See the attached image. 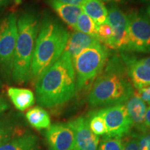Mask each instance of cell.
<instances>
[{
    "label": "cell",
    "instance_id": "6da1fadb",
    "mask_svg": "<svg viewBox=\"0 0 150 150\" xmlns=\"http://www.w3.org/2000/svg\"><path fill=\"white\" fill-rule=\"evenodd\" d=\"M134 92L120 55L114 54L92 83L88 102L92 107L125 104Z\"/></svg>",
    "mask_w": 150,
    "mask_h": 150
},
{
    "label": "cell",
    "instance_id": "7a4b0ae2",
    "mask_svg": "<svg viewBox=\"0 0 150 150\" xmlns=\"http://www.w3.org/2000/svg\"><path fill=\"white\" fill-rule=\"evenodd\" d=\"M35 98L42 107L54 108L72 99L76 93L72 59L64 51L35 82Z\"/></svg>",
    "mask_w": 150,
    "mask_h": 150
},
{
    "label": "cell",
    "instance_id": "3957f363",
    "mask_svg": "<svg viewBox=\"0 0 150 150\" xmlns=\"http://www.w3.org/2000/svg\"><path fill=\"white\" fill-rule=\"evenodd\" d=\"M70 33L61 22L45 14L40 22L31 64V78L37 80L61 57Z\"/></svg>",
    "mask_w": 150,
    "mask_h": 150
},
{
    "label": "cell",
    "instance_id": "277c9868",
    "mask_svg": "<svg viewBox=\"0 0 150 150\" xmlns=\"http://www.w3.org/2000/svg\"><path fill=\"white\" fill-rule=\"evenodd\" d=\"M40 25L38 16L33 11H26L18 18V36L11 71L13 79L17 83H25L31 79V64Z\"/></svg>",
    "mask_w": 150,
    "mask_h": 150
},
{
    "label": "cell",
    "instance_id": "5b68a950",
    "mask_svg": "<svg viewBox=\"0 0 150 150\" xmlns=\"http://www.w3.org/2000/svg\"><path fill=\"white\" fill-rule=\"evenodd\" d=\"M110 56L109 49L97 42L80 52L72 59L76 78V91L93 83Z\"/></svg>",
    "mask_w": 150,
    "mask_h": 150
},
{
    "label": "cell",
    "instance_id": "8992f818",
    "mask_svg": "<svg viewBox=\"0 0 150 150\" xmlns=\"http://www.w3.org/2000/svg\"><path fill=\"white\" fill-rule=\"evenodd\" d=\"M17 36V17L8 14L0 21V67L7 73L12 71Z\"/></svg>",
    "mask_w": 150,
    "mask_h": 150
},
{
    "label": "cell",
    "instance_id": "52a82bcc",
    "mask_svg": "<svg viewBox=\"0 0 150 150\" xmlns=\"http://www.w3.org/2000/svg\"><path fill=\"white\" fill-rule=\"evenodd\" d=\"M129 21V52H150V19L136 11L127 15Z\"/></svg>",
    "mask_w": 150,
    "mask_h": 150
},
{
    "label": "cell",
    "instance_id": "ba28073f",
    "mask_svg": "<svg viewBox=\"0 0 150 150\" xmlns=\"http://www.w3.org/2000/svg\"><path fill=\"white\" fill-rule=\"evenodd\" d=\"M97 111L104 118L107 128L105 136L122 138L128 135L133 128V123L125 104L107 106Z\"/></svg>",
    "mask_w": 150,
    "mask_h": 150
},
{
    "label": "cell",
    "instance_id": "9c48e42d",
    "mask_svg": "<svg viewBox=\"0 0 150 150\" xmlns=\"http://www.w3.org/2000/svg\"><path fill=\"white\" fill-rule=\"evenodd\" d=\"M107 22L113 32V50L127 52L129 47V21L127 15L116 4L110 5L108 8Z\"/></svg>",
    "mask_w": 150,
    "mask_h": 150
},
{
    "label": "cell",
    "instance_id": "30bf717a",
    "mask_svg": "<svg viewBox=\"0 0 150 150\" xmlns=\"http://www.w3.org/2000/svg\"><path fill=\"white\" fill-rule=\"evenodd\" d=\"M50 150H74L75 139L68 123H58L50 126L45 133Z\"/></svg>",
    "mask_w": 150,
    "mask_h": 150
},
{
    "label": "cell",
    "instance_id": "8fae6325",
    "mask_svg": "<svg viewBox=\"0 0 150 150\" xmlns=\"http://www.w3.org/2000/svg\"><path fill=\"white\" fill-rule=\"evenodd\" d=\"M126 67L127 74L133 87L139 90L150 86V67L140 59L127 52L120 54Z\"/></svg>",
    "mask_w": 150,
    "mask_h": 150
},
{
    "label": "cell",
    "instance_id": "7c38bea8",
    "mask_svg": "<svg viewBox=\"0 0 150 150\" xmlns=\"http://www.w3.org/2000/svg\"><path fill=\"white\" fill-rule=\"evenodd\" d=\"M74 134V150H97L99 136L94 134L89 128L87 118L78 117L69 122Z\"/></svg>",
    "mask_w": 150,
    "mask_h": 150
},
{
    "label": "cell",
    "instance_id": "4fadbf2b",
    "mask_svg": "<svg viewBox=\"0 0 150 150\" xmlns=\"http://www.w3.org/2000/svg\"><path fill=\"white\" fill-rule=\"evenodd\" d=\"M127 112L135 127L139 132H146L148 131L145 125V113L147 106L142 99L134 92V95L125 103Z\"/></svg>",
    "mask_w": 150,
    "mask_h": 150
},
{
    "label": "cell",
    "instance_id": "5bb4252c",
    "mask_svg": "<svg viewBox=\"0 0 150 150\" xmlns=\"http://www.w3.org/2000/svg\"><path fill=\"white\" fill-rule=\"evenodd\" d=\"M99 42L95 38L79 31H74L70 34L65 52L73 59L83 50Z\"/></svg>",
    "mask_w": 150,
    "mask_h": 150
},
{
    "label": "cell",
    "instance_id": "9a60e30c",
    "mask_svg": "<svg viewBox=\"0 0 150 150\" xmlns=\"http://www.w3.org/2000/svg\"><path fill=\"white\" fill-rule=\"evenodd\" d=\"M49 3L59 18L67 26L74 29L79 17L83 12L81 7L65 4L56 0H50Z\"/></svg>",
    "mask_w": 150,
    "mask_h": 150
},
{
    "label": "cell",
    "instance_id": "2e32d148",
    "mask_svg": "<svg viewBox=\"0 0 150 150\" xmlns=\"http://www.w3.org/2000/svg\"><path fill=\"white\" fill-rule=\"evenodd\" d=\"M81 7L97 26L107 22L108 8L101 0H83Z\"/></svg>",
    "mask_w": 150,
    "mask_h": 150
},
{
    "label": "cell",
    "instance_id": "e0dca14e",
    "mask_svg": "<svg viewBox=\"0 0 150 150\" xmlns=\"http://www.w3.org/2000/svg\"><path fill=\"white\" fill-rule=\"evenodd\" d=\"M37 137L31 134L20 135L0 145V150H38Z\"/></svg>",
    "mask_w": 150,
    "mask_h": 150
},
{
    "label": "cell",
    "instance_id": "ac0fdd59",
    "mask_svg": "<svg viewBox=\"0 0 150 150\" xmlns=\"http://www.w3.org/2000/svg\"><path fill=\"white\" fill-rule=\"evenodd\" d=\"M7 93L15 107L21 111L32 106L35 103L34 94L29 89L11 87Z\"/></svg>",
    "mask_w": 150,
    "mask_h": 150
},
{
    "label": "cell",
    "instance_id": "d6986e66",
    "mask_svg": "<svg viewBox=\"0 0 150 150\" xmlns=\"http://www.w3.org/2000/svg\"><path fill=\"white\" fill-rule=\"evenodd\" d=\"M28 122L37 130L48 129L51 126L50 115L42 108L36 106L29 109L26 113Z\"/></svg>",
    "mask_w": 150,
    "mask_h": 150
},
{
    "label": "cell",
    "instance_id": "ffe728a7",
    "mask_svg": "<svg viewBox=\"0 0 150 150\" xmlns=\"http://www.w3.org/2000/svg\"><path fill=\"white\" fill-rule=\"evenodd\" d=\"M86 118L89 128L94 134L97 136H106L107 134V128L104 120L97 110L90 112Z\"/></svg>",
    "mask_w": 150,
    "mask_h": 150
},
{
    "label": "cell",
    "instance_id": "44dd1931",
    "mask_svg": "<svg viewBox=\"0 0 150 150\" xmlns=\"http://www.w3.org/2000/svg\"><path fill=\"white\" fill-rule=\"evenodd\" d=\"M74 29L97 39V26L84 12H82L79 17Z\"/></svg>",
    "mask_w": 150,
    "mask_h": 150
},
{
    "label": "cell",
    "instance_id": "7402d4cb",
    "mask_svg": "<svg viewBox=\"0 0 150 150\" xmlns=\"http://www.w3.org/2000/svg\"><path fill=\"white\" fill-rule=\"evenodd\" d=\"M97 40L109 49L112 47L113 42V32L110 24L106 23L97 26Z\"/></svg>",
    "mask_w": 150,
    "mask_h": 150
},
{
    "label": "cell",
    "instance_id": "603a6c76",
    "mask_svg": "<svg viewBox=\"0 0 150 150\" xmlns=\"http://www.w3.org/2000/svg\"><path fill=\"white\" fill-rule=\"evenodd\" d=\"M123 141L122 138L104 136L97 150H122Z\"/></svg>",
    "mask_w": 150,
    "mask_h": 150
},
{
    "label": "cell",
    "instance_id": "cb8c5ba5",
    "mask_svg": "<svg viewBox=\"0 0 150 150\" xmlns=\"http://www.w3.org/2000/svg\"><path fill=\"white\" fill-rule=\"evenodd\" d=\"M122 150H139V135H133L123 143Z\"/></svg>",
    "mask_w": 150,
    "mask_h": 150
},
{
    "label": "cell",
    "instance_id": "d4e9b609",
    "mask_svg": "<svg viewBox=\"0 0 150 150\" xmlns=\"http://www.w3.org/2000/svg\"><path fill=\"white\" fill-rule=\"evenodd\" d=\"M15 134L16 133L11 127L0 125V145L11 140Z\"/></svg>",
    "mask_w": 150,
    "mask_h": 150
},
{
    "label": "cell",
    "instance_id": "484cf974",
    "mask_svg": "<svg viewBox=\"0 0 150 150\" xmlns=\"http://www.w3.org/2000/svg\"><path fill=\"white\" fill-rule=\"evenodd\" d=\"M139 150H150V131L139 134Z\"/></svg>",
    "mask_w": 150,
    "mask_h": 150
},
{
    "label": "cell",
    "instance_id": "4316f807",
    "mask_svg": "<svg viewBox=\"0 0 150 150\" xmlns=\"http://www.w3.org/2000/svg\"><path fill=\"white\" fill-rule=\"evenodd\" d=\"M136 93L145 102V104L150 105V86L138 90Z\"/></svg>",
    "mask_w": 150,
    "mask_h": 150
},
{
    "label": "cell",
    "instance_id": "83f0119b",
    "mask_svg": "<svg viewBox=\"0 0 150 150\" xmlns=\"http://www.w3.org/2000/svg\"><path fill=\"white\" fill-rule=\"evenodd\" d=\"M56 1L65 4L76 6H81L82 3H83V0H56Z\"/></svg>",
    "mask_w": 150,
    "mask_h": 150
},
{
    "label": "cell",
    "instance_id": "f1b7e54d",
    "mask_svg": "<svg viewBox=\"0 0 150 150\" xmlns=\"http://www.w3.org/2000/svg\"><path fill=\"white\" fill-rule=\"evenodd\" d=\"M8 107L9 106L8 103H7L6 101L4 99V97H2L0 95V113L8 109Z\"/></svg>",
    "mask_w": 150,
    "mask_h": 150
},
{
    "label": "cell",
    "instance_id": "f546056e",
    "mask_svg": "<svg viewBox=\"0 0 150 150\" xmlns=\"http://www.w3.org/2000/svg\"><path fill=\"white\" fill-rule=\"evenodd\" d=\"M145 125L148 129H150V105L149 107L147 108V110H146Z\"/></svg>",
    "mask_w": 150,
    "mask_h": 150
},
{
    "label": "cell",
    "instance_id": "4dcf8cb0",
    "mask_svg": "<svg viewBox=\"0 0 150 150\" xmlns=\"http://www.w3.org/2000/svg\"><path fill=\"white\" fill-rule=\"evenodd\" d=\"M13 0H0V7L6 6L10 4Z\"/></svg>",
    "mask_w": 150,
    "mask_h": 150
},
{
    "label": "cell",
    "instance_id": "1f68e13d",
    "mask_svg": "<svg viewBox=\"0 0 150 150\" xmlns=\"http://www.w3.org/2000/svg\"><path fill=\"white\" fill-rule=\"evenodd\" d=\"M101 1H103V2H106V3H110V4H117L122 2V1H124V0H101Z\"/></svg>",
    "mask_w": 150,
    "mask_h": 150
},
{
    "label": "cell",
    "instance_id": "d6a6232c",
    "mask_svg": "<svg viewBox=\"0 0 150 150\" xmlns=\"http://www.w3.org/2000/svg\"><path fill=\"white\" fill-rule=\"evenodd\" d=\"M140 60H141L142 63H144L145 65H147L149 67H150V56H148V57L144 58V59H140Z\"/></svg>",
    "mask_w": 150,
    "mask_h": 150
},
{
    "label": "cell",
    "instance_id": "836d02e7",
    "mask_svg": "<svg viewBox=\"0 0 150 150\" xmlns=\"http://www.w3.org/2000/svg\"><path fill=\"white\" fill-rule=\"evenodd\" d=\"M147 13L148 16H149V17L150 18V5L148 6V8L147 9Z\"/></svg>",
    "mask_w": 150,
    "mask_h": 150
},
{
    "label": "cell",
    "instance_id": "e575fe53",
    "mask_svg": "<svg viewBox=\"0 0 150 150\" xmlns=\"http://www.w3.org/2000/svg\"><path fill=\"white\" fill-rule=\"evenodd\" d=\"M142 1L146 3H150V0H142Z\"/></svg>",
    "mask_w": 150,
    "mask_h": 150
}]
</instances>
